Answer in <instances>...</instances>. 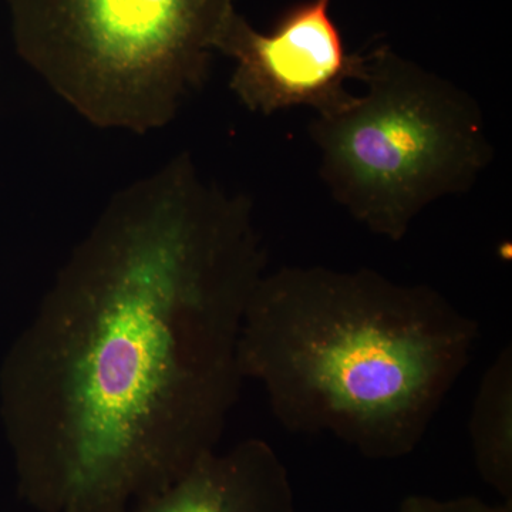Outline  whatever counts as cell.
Listing matches in <instances>:
<instances>
[{
	"label": "cell",
	"instance_id": "cell-6",
	"mask_svg": "<svg viewBox=\"0 0 512 512\" xmlns=\"http://www.w3.org/2000/svg\"><path fill=\"white\" fill-rule=\"evenodd\" d=\"M128 512H296L291 476L262 439L210 451L184 476Z\"/></svg>",
	"mask_w": 512,
	"mask_h": 512
},
{
	"label": "cell",
	"instance_id": "cell-1",
	"mask_svg": "<svg viewBox=\"0 0 512 512\" xmlns=\"http://www.w3.org/2000/svg\"><path fill=\"white\" fill-rule=\"evenodd\" d=\"M266 271L254 202L188 151L113 194L0 370L20 498L128 512L217 450Z\"/></svg>",
	"mask_w": 512,
	"mask_h": 512
},
{
	"label": "cell",
	"instance_id": "cell-4",
	"mask_svg": "<svg viewBox=\"0 0 512 512\" xmlns=\"http://www.w3.org/2000/svg\"><path fill=\"white\" fill-rule=\"evenodd\" d=\"M362 84L346 109L313 117L308 133L330 197L399 242L431 204L473 190L494 146L470 93L392 47L367 52Z\"/></svg>",
	"mask_w": 512,
	"mask_h": 512
},
{
	"label": "cell",
	"instance_id": "cell-5",
	"mask_svg": "<svg viewBox=\"0 0 512 512\" xmlns=\"http://www.w3.org/2000/svg\"><path fill=\"white\" fill-rule=\"evenodd\" d=\"M332 0H306L261 33L237 10L222 26L215 53L234 62L229 90L248 111L269 117L308 107L328 117L349 106V82H363L367 53H349L330 16Z\"/></svg>",
	"mask_w": 512,
	"mask_h": 512
},
{
	"label": "cell",
	"instance_id": "cell-3",
	"mask_svg": "<svg viewBox=\"0 0 512 512\" xmlns=\"http://www.w3.org/2000/svg\"><path fill=\"white\" fill-rule=\"evenodd\" d=\"M16 52L90 126L146 136L210 79L235 0H8Z\"/></svg>",
	"mask_w": 512,
	"mask_h": 512
},
{
	"label": "cell",
	"instance_id": "cell-2",
	"mask_svg": "<svg viewBox=\"0 0 512 512\" xmlns=\"http://www.w3.org/2000/svg\"><path fill=\"white\" fill-rule=\"evenodd\" d=\"M478 339L477 320L433 286L369 268L282 266L249 299L239 367L289 433L399 460L426 437Z\"/></svg>",
	"mask_w": 512,
	"mask_h": 512
},
{
	"label": "cell",
	"instance_id": "cell-8",
	"mask_svg": "<svg viewBox=\"0 0 512 512\" xmlns=\"http://www.w3.org/2000/svg\"><path fill=\"white\" fill-rule=\"evenodd\" d=\"M396 512H512V501L494 504L473 495L436 498L414 494L404 498Z\"/></svg>",
	"mask_w": 512,
	"mask_h": 512
},
{
	"label": "cell",
	"instance_id": "cell-7",
	"mask_svg": "<svg viewBox=\"0 0 512 512\" xmlns=\"http://www.w3.org/2000/svg\"><path fill=\"white\" fill-rule=\"evenodd\" d=\"M478 476L503 501H512V346H505L481 377L470 420Z\"/></svg>",
	"mask_w": 512,
	"mask_h": 512
}]
</instances>
